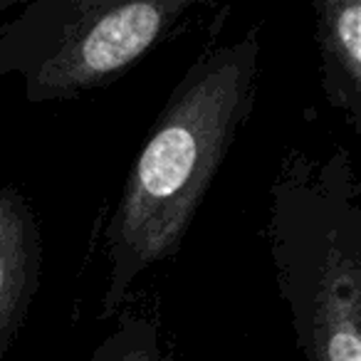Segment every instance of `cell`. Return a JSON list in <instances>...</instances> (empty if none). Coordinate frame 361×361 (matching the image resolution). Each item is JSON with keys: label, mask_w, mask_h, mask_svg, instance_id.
I'll return each mask as SVG.
<instances>
[{"label": "cell", "mask_w": 361, "mask_h": 361, "mask_svg": "<svg viewBox=\"0 0 361 361\" xmlns=\"http://www.w3.org/2000/svg\"><path fill=\"white\" fill-rule=\"evenodd\" d=\"M42 280V233L30 201L0 186V361L30 314Z\"/></svg>", "instance_id": "4"}, {"label": "cell", "mask_w": 361, "mask_h": 361, "mask_svg": "<svg viewBox=\"0 0 361 361\" xmlns=\"http://www.w3.org/2000/svg\"><path fill=\"white\" fill-rule=\"evenodd\" d=\"M90 361H171L159 319L141 312H124L116 329L92 351Z\"/></svg>", "instance_id": "6"}, {"label": "cell", "mask_w": 361, "mask_h": 361, "mask_svg": "<svg viewBox=\"0 0 361 361\" xmlns=\"http://www.w3.org/2000/svg\"><path fill=\"white\" fill-rule=\"evenodd\" d=\"M260 40L245 37L203 52L173 87L141 146L104 231L109 282L102 319L124 307L134 282L178 255L186 233L255 104Z\"/></svg>", "instance_id": "1"}, {"label": "cell", "mask_w": 361, "mask_h": 361, "mask_svg": "<svg viewBox=\"0 0 361 361\" xmlns=\"http://www.w3.org/2000/svg\"><path fill=\"white\" fill-rule=\"evenodd\" d=\"M267 243L305 361H361V180L344 146L285 156Z\"/></svg>", "instance_id": "2"}, {"label": "cell", "mask_w": 361, "mask_h": 361, "mask_svg": "<svg viewBox=\"0 0 361 361\" xmlns=\"http://www.w3.org/2000/svg\"><path fill=\"white\" fill-rule=\"evenodd\" d=\"M196 0H35L0 25V77L30 104L75 99L144 60Z\"/></svg>", "instance_id": "3"}, {"label": "cell", "mask_w": 361, "mask_h": 361, "mask_svg": "<svg viewBox=\"0 0 361 361\" xmlns=\"http://www.w3.org/2000/svg\"><path fill=\"white\" fill-rule=\"evenodd\" d=\"M314 37L322 92L331 109L361 131V0H317Z\"/></svg>", "instance_id": "5"}]
</instances>
